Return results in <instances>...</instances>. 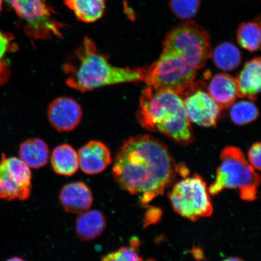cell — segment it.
Returning a JSON list of instances; mask_svg holds the SVG:
<instances>
[{
	"mask_svg": "<svg viewBox=\"0 0 261 261\" xmlns=\"http://www.w3.org/2000/svg\"><path fill=\"white\" fill-rule=\"evenodd\" d=\"M178 168L167 147L154 137H132L124 142L116 156L113 177L124 190L148 204L164 192Z\"/></svg>",
	"mask_w": 261,
	"mask_h": 261,
	"instance_id": "6da1fadb",
	"label": "cell"
},
{
	"mask_svg": "<svg viewBox=\"0 0 261 261\" xmlns=\"http://www.w3.org/2000/svg\"><path fill=\"white\" fill-rule=\"evenodd\" d=\"M145 70L144 68L115 66L89 37L84 39L73 58L64 67L67 86L82 93L113 85L143 81Z\"/></svg>",
	"mask_w": 261,
	"mask_h": 261,
	"instance_id": "7a4b0ae2",
	"label": "cell"
},
{
	"mask_svg": "<svg viewBox=\"0 0 261 261\" xmlns=\"http://www.w3.org/2000/svg\"><path fill=\"white\" fill-rule=\"evenodd\" d=\"M137 118L145 129L161 133L179 144L193 142L184 99L174 91L147 87L140 97Z\"/></svg>",
	"mask_w": 261,
	"mask_h": 261,
	"instance_id": "3957f363",
	"label": "cell"
},
{
	"mask_svg": "<svg viewBox=\"0 0 261 261\" xmlns=\"http://www.w3.org/2000/svg\"><path fill=\"white\" fill-rule=\"evenodd\" d=\"M260 177L245 158L240 148L228 146L221 154V164L217 177L208 192L211 195L219 194L224 189H237L243 200L252 201L257 197Z\"/></svg>",
	"mask_w": 261,
	"mask_h": 261,
	"instance_id": "277c9868",
	"label": "cell"
},
{
	"mask_svg": "<svg viewBox=\"0 0 261 261\" xmlns=\"http://www.w3.org/2000/svg\"><path fill=\"white\" fill-rule=\"evenodd\" d=\"M197 71L178 55L162 51L159 60L145 68L143 82L155 89H167L186 97L203 87L195 81Z\"/></svg>",
	"mask_w": 261,
	"mask_h": 261,
	"instance_id": "5b68a950",
	"label": "cell"
},
{
	"mask_svg": "<svg viewBox=\"0 0 261 261\" xmlns=\"http://www.w3.org/2000/svg\"><path fill=\"white\" fill-rule=\"evenodd\" d=\"M163 51L178 55L197 70L204 66L212 54L210 36L193 21L182 22L172 29L166 36Z\"/></svg>",
	"mask_w": 261,
	"mask_h": 261,
	"instance_id": "8992f818",
	"label": "cell"
},
{
	"mask_svg": "<svg viewBox=\"0 0 261 261\" xmlns=\"http://www.w3.org/2000/svg\"><path fill=\"white\" fill-rule=\"evenodd\" d=\"M204 179L198 174L186 177L176 184L169 194L174 210L182 217L192 221L208 217L213 205Z\"/></svg>",
	"mask_w": 261,
	"mask_h": 261,
	"instance_id": "52a82bcc",
	"label": "cell"
},
{
	"mask_svg": "<svg viewBox=\"0 0 261 261\" xmlns=\"http://www.w3.org/2000/svg\"><path fill=\"white\" fill-rule=\"evenodd\" d=\"M24 22V31L34 40L63 38V25L54 17L47 0H5Z\"/></svg>",
	"mask_w": 261,
	"mask_h": 261,
	"instance_id": "ba28073f",
	"label": "cell"
},
{
	"mask_svg": "<svg viewBox=\"0 0 261 261\" xmlns=\"http://www.w3.org/2000/svg\"><path fill=\"white\" fill-rule=\"evenodd\" d=\"M30 168L21 159L8 158L2 154L0 161V200L24 201L32 190Z\"/></svg>",
	"mask_w": 261,
	"mask_h": 261,
	"instance_id": "9c48e42d",
	"label": "cell"
},
{
	"mask_svg": "<svg viewBox=\"0 0 261 261\" xmlns=\"http://www.w3.org/2000/svg\"><path fill=\"white\" fill-rule=\"evenodd\" d=\"M184 102L190 122L206 128L217 126L222 110L210 94L198 89L186 96Z\"/></svg>",
	"mask_w": 261,
	"mask_h": 261,
	"instance_id": "30bf717a",
	"label": "cell"
},
{
	"mask_svg": "<svg viewBox=\"0 0 261 261\" xmlns=\"http://www.w3.org/2000/svg\"><path fill=\"white\" fill-rule=\"evenodd\" d=\"M49 123L59 132H69L80 125L83 110L76 100L70 97L55 99L48 108Z\"/></svg>",
	"mask_w": 261,
	"mask_h": 261,
	"instance_id": "8fae6325",
	"label": "cell"
},
{
	"mask_svg": "<svg viewBox=\"0 0 261 261\" xmlns=\"http://www.w3.org/2000/svg\"><path fill=\"white\" fill-rule=\"evenodd\" d=\"M77 154L81 170L89 175L100 174L112 163L109 148L95 140L82 147Z\"/></svg>",
	"mask_w": 261,
	"mask_h": 261,
	"instance_id": "7c38bea8",
	"label": "cell"
},
{
	"mask_svg": "<svg viewBox=\"0 0 261 261\" xmlns=\"http://www.w3.org/2000/svg\"><path fill=\"white\" fill-rule=\"evenodd\" d=\"M60 199L65 211L74 214L89 211L93 202L92 192L83 182H74L64 186L60 192Z\"/></svg>",
	"mask_w": 261,
	"mask_h": 261,
	"instance_id": "4fadbf2b",
	"label": "cell"
},
{
	"mask_svg": "<svg viewBox=\"0 0 261 261\" xmlns=\"http://www.w3.org/2000/svg\"><path fill=\"white\" fill-rule=\"evenodd\" d=\"M261 61L256 57L248 61L236 78L238 97L256 100L260 91Z\"/></svg>",
	"mask_w": 261,
	"mask_h": 261,
	"instance_id": "5bb4252c",
	"label": "cell"
},
{
	"mask_svg": "<svg viewBox=\"0 0 261 261\" xmlns=\"http://www.w3.org/2000/svg\"><path fill=\"white\" fill-rule=\"evenodd\" d=\"M208 93L222 110L228 109L238 97L236 78L227 73H219L212 77Z\"/></svg>",
	"mask_w": 261,
	"mask_h": 261,
	"instance_id": "9a60e30c",
	"label": "cell"
},
{
	"mask_svg": "<svg viewBox=\"0 0 261 261\" xmlns=\"http://www.w3.org/2000/svg\"><path fill=\"white\" fill-rule=\"evenodd\" d=\"M106 225V218L102 212L89 210L80 214L77 218L76 233L82 240H93L101 236Z\"/></svg>",
	"mask_w": 261,
	"mask_h": 261,
	"instance_id": "2e32d148",
	"label": "cell"
},
{
	"mask_svg": "<svg viewBox=\"0 0 261 261\" xmlns=\"http://www.w3.org/2000/svg\"><path fill=\"white\" fill-rule=\"evenodd\" d=\"M20 159L29 168L39 169L47 164L49 149L47 143L40 138L30 139L22 142L19 146Z\"/></svg>",
	"mask_w": 261,
	"mask_h": 261,
	"instance_id": "e0dca14e",
	"label": "cell"
},
{
	"mask_svg": "<svg viewBox=\"0 0 261 261\" xmlns=\"http://www.w3.org/2000/svg\"><path fill=\"white\" fill-rule=\"evenodd\" d=\"M51 163L57 174L64 176L74 175L80 167L77 152L68 144L61 145L54 149Z\"/></svg>",
	"mask_w": 261,
	"mask_h": 261,
	"instance_id": "ac0fdd59",
	"label": "cell"
},
{
	"mask_svg": "<svg viewBox=\"0 0 261 261\" xmlns=\"http://www.w3.org/2000/svg\"><path fill=\"white\" fill-rule=\"evenodd\" d=\"M64 3L79 20L86 23L99 20L106 8L105 0H64Z\"/></svg>",
	"mask_w": 261,
	"mask_h": 261,
	"instance_id": "d6986e66",
	"label": "cell"
},
{
	"mask_svg": "<svg viewBox=\"0 0 261 261\" xmlns=\"http://www.w3.org/2000/svg\"><path fill=\"white\" fill-rule=\"evenodd\" d=\"M212 55L215 65L225 71L236 70L240 66L242 60L239 49L228 42L218 45Z\"/></svg>",
	"mask_w": 261,
	"mask_h": 261,
	"instance_id": "ffe728a7",
	"label": "cell"
},
{
	"mask_svg": "<svg viewBox=\"0 0 261 261\" xmlns=\"http://www.w3.org/2000/svg\"><path fill=\"white\" fill-rule=\"evenodd\" d=\"M261 34L259 23L247 22L241 24L237 31V40L240 46L250 52L259 50Z\"/></svg>",
	"mask_w": 261,
	"mask_h": 261,
	"instance_id": "44dd1931",
	"label": "cell"
},
{
	"mask_svg": "<svg viewBox=\"0 0 261 261\" xmlns=\"http://www.w3.org/2000/svg\"><path fill=\"white\" fill-rule=\"evenodd\" d=\"M14 41V37L12 34L0 31V87L7 83L11 74L7 57L15 50Z\"/></svg>",
	"mask_w": 261,
	"mask_h": 261,
	"instance_id": "7402d4cb",
	"label": "cell"
},
{
	"mask_svg": "<svg viewBox=\"0 0 261 261\" xmlns=\"http://www.w3.org/2000/svg\"><path fill=\"white\" fill-rule=\"evenodd\" d=\"M258 109L252 102L241 101L231 108L230 117L234 123L243 126L254 121L258 117Z\"/></svg>",
	"mask_w": 261,
	"mask_h": 261,
	"instance_id": "603a6c76",
	"label": "cell"
},
{
	"mask_svg": "<svg viewBox=\"0 0 261 261\" xmlns=\"http://www.w3.org/2000/svg\"><path fill=\"white\" fill-rule=\"evenodd\" d=\"M169 6L177 18L188 20L198 14L200 7V0H170Z\"/></svg>",
	"mask_w": 261,
	"mask_h": 261,
	"instance_id": "cb8c5ba5",
	"label": "cell"
},
{
	"mask_svg": "<svg viewBox=\"0 0 261 261\" xmlns=\"http://www.w3.org/2000/svg\"><path fill=\"white\" fill-rule=\"evenodd\" d=\"M138 247L137 244L132 247H123L114 252L108 254L102 260L103 261H138L142 260L137 253L135 247Z\"/></svg>",
	"mask_w": 261,
	"mask_h": 261,
	"instance_id": "d4e9b609",
	"label": "cell"
},
{
	"mask_svg": "<svg viewBox=\"0 0 261 261\" xmlns=\"http://www.w3.org/2000/svg\"><path fill=\"white\" fill-rule=\"evenodd\" d=\"M260 152L261 145L259 142H257L251 147L248 154L250 165L257 171H260L261 168Z\"/></svg>",
	"mask_w": 261,
	"mask_h": 261,
	"instance_id": "484cf974",
	"label": "cell"
},
{
	"mask_svg": "<svg viewBox=\"0 0 261 261\" xmlns=\"http://www.w3.org/2000/svg\"><path fill=\"white\" fill-rule=\"evenodd\" d=\"M22 260V259H21V258H19V257H13V258L9 259V260Z\"/></svg>",
	"mask_w": 261,
	"mask_h": 261,
	"instance_id": "4316f807",
	"label": "cell"
},
{
	"mask_svg": "<svg viewBox=\"0 0 261 261\" xmlns=\"http://www.w3.org/2000/svg\"><path fill=\"white\" fill-rule=\"evenodd\" d=\"M226 260H241V259H239V258H232V257H231V258H228V259H227Z\"/></svg>",
	"mask_w": 261,
	"mask_h": 261,
	"instance_id": "83f0119b",
	"label": "cell"
},
{
	"mask_svg": "<svg viewBox=\"0 0 261 261\" xmlns=\"http://www.w3.org/2000/svg\"><path fill=\"white\" fill-rule=\"evenodd\" d=\"M3 6V2L2 0H0V12L2 11Z\"/></svg>",
	"mask_w": 261,
	"mask_h": 261,
	"instance_id": "f1b7e54d",
	"label": "cell"
}]
</instances>
